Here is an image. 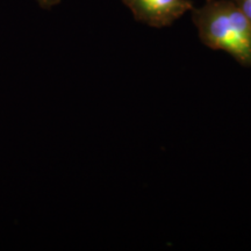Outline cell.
I'll return each instance as SVG.
<instances>
[{"instance_id":"cell-1","label":"cell","mask_w":251,"mask_h":251,"mask_svg":"<svg viewBox=\"0 0 251 251\" xmlns=\"http://www.w3.org/2000/svg\"><path fill=\"white\" fill-rule=\"evenodd\" d=\"M192 12L203 45L226 51L243 67H251V24L233 0H206Z\"/></svg>"},{"instance_id":"cell-3","label":"cell","mask_w":251,"mask_h":251,"mask_svg":"<svg viewBox=\"0 0 251 251\" xmlns=\"http://www.w3.org/2000/svg\"><path fill=\"white\" fill-rule=\"evenodd\" d=\"M251 24V0H233Z\"/></svg>"},{"instance_id":"cell-2","label":"cell","mask_w":251,"mask_h":251,"mask_svg":"<svg viewBox=\"0 0 251 251\" xmlns=\"http://www.w3.org/2000/svg\"><path fill=\"white\" fill-rule=\"evenodd\" d=\"M140 23L150 27L171 26L176 20L193 9L191 0H122Z\"/></svg>"},{"instance_id":"cell-4","label":"cell","mask_w":251,"mask_h":251,"mask_svg":"<svg viewBox=\"0 0 251 251\" xmlns=\"http://www.w3.org/2000/svg\"><path fill=\"white\" fill-rule=\"evenodd\" d=\"M36 4L40 6V7L45 8V9H50L55 6H57L62 0H35Z\"/></svg>"}]
</instances>
